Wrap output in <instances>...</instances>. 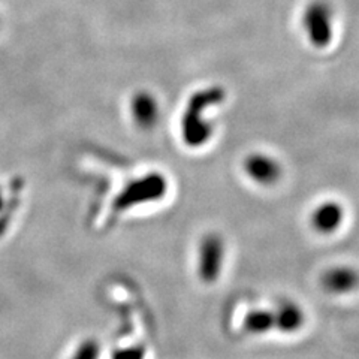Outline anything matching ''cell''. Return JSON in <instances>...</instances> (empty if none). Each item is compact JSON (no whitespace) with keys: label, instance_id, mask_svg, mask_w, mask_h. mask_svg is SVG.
<instances>
[{"label":"cell","instance_id":"cell-1","mask_svg":"<svg viewBox=\"0 0 359 359\" xmlns=\"http://www.w3.org/2000/svg\"><path fill=\"white\" fill-rule=\"evenodd\" d=\"M226 93L220 86L202 88L190 96L182 118V137L186 145L192 149L204 147L212 137V123L207 117V111L220 105Z\"/></svg>","mask_w":359,"mask_h":359},{"label":"cell","instance_id":"cell-2","mask_svg":"<svg viewBox=\"0 0 359 359\" xmlns=\"http://www.w3.org/2000/svg\"><path fill=\"white\" fill-rule=\"evenodd\" d=\"M302 29L314 48H327L334 39V13L325 0L310 2L302 14Z\"/></svg>","mask_w":359,"mask_h":359},{"label":"cell","instance_id":"cell-3","mask_svg":"<svg viewBox=\"0 0 359 359\" xmlns=\"http://www.w3.org/2000/svg\"><path fill=\"white\" fill-rule=\"evenodd\" d=\"M224 262V241L217 232H208L198 247V276L201 282H217Z\"/></svg>","mask_w":359,"mask_h":359},{"label":"cell","instance_id":"cell-4","mask_svg":"<svg viewBox=\"0 0 359 359\" xmlns=\"http://www.w3.org/2000/svg\"><path fill=\"white\" fill-rule=\"evenodd\" d=\"M244 172L252 182L261 186H273L283 175V168L276 157L266 153H252L244 159Z\"/></svg>","mask_w":359,"mask_h":359},{"label":"cell","instance_id":"cell-5","mask_svg":"<svg viewBox=\"0 0 359 359\" xmlns=\"http://www.w3.org/2000/svg\"><path fill=\"white\" fill-rule=\"evenodd\" d=\"M322 287L332 295H346L359 287V271L349 265L331 266L320 277Z\"/></svg>","mask_w":359,"mask_h":359},{"label":"cell","instance_id":"cell-6","mask_svg":"<svg viewBox=\"0 0 359 359\" xmlns=\"http://www.w3.org/2000/svg\"><path fill=\"white\" fill-rule=\"evenodd\" d=\"M344 222V208L337 201H325L313 210L311 226L322 235H331L340 229Z\"/></svg>","mask_w":359,"mask_h":359},{"label":"cell","instance_id":"cell-7","mask_svg":"<svg viewBox=\"0 0 359 359\" xmlns=\"http://www.w3.org/2000/svg\"><path fill=\"white\" fill-rule=\"evenodd\" d=\"M132 117L142 129H151L159 121L161 108L156 96L149 92H140L130 100Z\"/></svg>","mask_w":359,"mask_h":359},{"label":"cell","instance_id":"cell-8","mask_svg":"<svg viewBox=\"0 0 359 359\" xmlns=\"http://www.w3.org/2000/svg\"><path fill=\"white\" fill-rule=\"evenodd\" d=\"M166 180L161 174L147 175L145 178H141L140 182L132 184L129 190L132 195L126 199L125 205H137L138 202H150L161 199L166 194Z\"/></svg>","mask_w":359,"mask_h":359},{"label":"cell","instance_id":"cell-9","mask_svg":"<svg viewBox=\"0 0 359 359\" xmlns=\"http://www.w3.org/2000/svg\"><path fill=\"white\" fill-rule=\"evenodd\" d=\"M306 323V313L292 301L282 302L274 311V328L283 334H295Z\"/></svg>","mask_w":359,"mask_h":359},{"label":"cell","instance_id":"cell-10","mask_svg":"<svg viewBox=\"0 0 359 359\" xmlns=\"http://www.w3.org/2000/svg\"><path fill=\"white\" fill-rule=\"evenodd\" d=\"M274 328V311L257 309L252 310L244 316L243 330L253 335L265 334Z\"/></svg>","mask_w":359,"mask_h":359},{"label":"cell","instance_id":"cell-11","mask_svg":"<svg viewBox=\"0 0 359 359\" xmlns=\"http://www.w3.org/2000/svg\"><path fill=\"white\" fill-rule=\"evenodd\" d=\"M102 356V347L95 339H86L75 347V351L69 359H100Z\"/></svg>","mask_w":359,"mask_h":359},{"label":"cell","instance_id":"cell-12","mask_svg":"<svg viewBox=\"0 0 359 359\" xmlns=\"http://www.w3.org/2000/svg\"><path fill=\"white\" fill-rule=\"evenodd\" d=\"M111 359H145L144 346H126L112 352Z\"/></svg>","mask_w":359,"mask_h":359},{"label":"cell","instance_id":"cell-13","mask_svg":"<svg viewBox=\"0 0 359 359\" xmlns=\"http://www.w3.org/2000/svg\"><path fill=\"white\" fill-rule=\"evenodd\" d=\"M4 202H5L4 194H2V189H0V211H2V208H4Z\"/></svg>","mask_w":359,"mask_h":359}]
</instances>
